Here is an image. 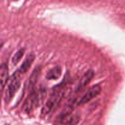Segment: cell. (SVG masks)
Returning a JSON list of instances; mask_svg holds the SVG:
<instances>
[{"label": "cell", "instance_id": "2", "mask_svg": "<svg viewBox=\"0 0 125 125\" xmlns=\"http://www.w3.org/2000/svg\"><path fill=\"white\" fill-rule=\"evenodd\" d=\"M45 96V92L34 91L29 93V96L24 101L23 106V110L25 112H29L41 104Z\"/></svg>", "mask_w": 125, "mask_h": 125}, {"label": "cell", "instance_id": "9", "mask_svg": "<svg viewBox=\"0 0 125 125\" xmlns=\"http://www.w3.org/2000/svg\"><path fill=\"white\" fill-rule=\"evenodd\" d=\"M39 73H40V69L39 68H37L34 70L31 75L29 79V84H28V89H29V93L35 90V86L38 80Z\"/></svg>", "mask_w": 125, "mask_h": 125}, {"label": "cell", "instance_id": "3", "mask_svg": "<svg viewBox=\"0 0 125 125\" xmlns=\"http://www.w3.org/2000/svg\"><path fill=\"white\" fill-rule=\"evenodd\" d=\"M21 74L17 70L9 79V82L5 94L6 102H9L19 89L21 85Z\"/></svg>", "mask_w": 125, "mask_h": 125}, {"label": "cell", "instance_id": "4", "mask_svg": "<svg viewBox=\"0 0 125 125\" xmlns=\"http://www.w3.org/2000/svg\"><path fill=\"white\" fill-rule=\"evenodd\" d=\"M101 92V87L99 85H95L93 87H90L86 92L84 94V95L80 98V100L77 103V105L84 104L87 103L89 102L95 98L96 96H97Z\"/></svg>", "mask_w": 125, "mask_h": 125}, {"label": "cell", "instance_id": "14", "mask_svg": "<svg viewBox=\"0 0 125 125\" xmlns=\"http://www.w3.org/2000/svg\"><path fill=\"white\" fill-rule=\"evenodd\" d=\"M1 91H0V103H1Z\"/></svg>", "mask_w": 125, "mask_h": 125}, {"label": "cell", "instance_id": "13", "mask_svg": "<svg viewBox=\"0 0 125 125\" xmlns=\"http://www.w3.org/2000/svg\"><path fill=\"white\" fill-rule=\"evenodd\" d=\"M2 44H0V50H1V48H2Z\"/></svg>", "mask_w": 125, "mask_h": 125}, {"label": "cell", "instance_id": "11", "mask_svg": "<svg viewBox=\"0 0 125 125\" xmlns=\"http://www.w3.org/2000/svg\"><path fill=\"white\" fill-rule=\"evenodd\" d=\"M24 54V50L23 48L20 49L15 52L12 58V62L13 64L17 65L20 61Z\"/></svg>", "mask_w": 125, "mask_h": 125}, {"label": "cell", "instance_id": "7", "mask_svg": "<svg viewBox=\"0 0 125 125\" xmlns=\"http://www.w3.org/2000/svg\"><path fill=\"white\" fill-rule=\"evenodd\" d=\"M73 109H74V105H73V103L67 105V106L63 108V109L62 110V112L59 114L58 117H57L56 121H57V123H63L68 117H70Z\"/></svg>", "mask_w": 125, "mask_h": 125}, {"label": "cell", "instance_id": "6", "mask_svg": "<svg viewBox=\"0 0 125 125\" xmlns=\"http://www.w3.org/2000/svg\"><path fill=\"white\" fill-rule=\"evenodd\" d=\"M9 68L7 63H2L0 65V91H2L8 83Z\"/></svg>", "mask_w": 125, "mask_h": 125}, {"label": "cell", "instance_id": "5", "mask_svg": "<svg viewBox=\"0 0 125 125\" xmlns=\"http://www.w3.org/2000/svg\"><path fill=\"white\" fill-rule=\"evenodd\" d=\"M94 77V72L92 70H89L87 72L84 73L81 79L79 80V83L76 87V92L81 91L83 89H84L88 84L90 83L92 79Z\"/></svg>", "mask_w": 125, "mask_h": 125}, {"label": "cell", "instance_id": "1", "mask_svg": "<svg viewBox=\"0 0 125 125\" xmlns=\"http://www.w3.org/2000/svg\"><path fill=\"white\" fill-rule=\"evenodd\" d=\"M65 92V85L63 83L54 87L50 98L42 109V115H46L51 112L54 109L56 108L63 98Z\"/></svg>", "mask_w": 125, "mask_h": 125}, {"label": "cell", "instance_id": "10", "mask_svg": "<svg viewBox=\"0 0 125 125\" xmlns=\"http://www.w3.org/2000/svg\"><path fill=\"white\" fill-rule=\"evenodd\" d=\"M62 74V69L60 67H56L52 68L48 72L46 78L49 80H56L59 79Z\"/></svg>", "mask_w": 125, "mask_h": 125}, {"label": "cell", "instance_id": "12", "mask_svg": "<svg viewBox=\"0 0 125 125\" xmlns=\"http://www.w3.org/2000/svg\"><path fill=\"white\" fill-rule=\"evenodd\" d=\"M80 120V117L78 115L70 116L64 122V125H76Z\"/></svg>", "mask_w": 125, "mask_h": 125}, {"label": "cell", "instance_id": "8", "mask_svg": "<svg viewBox=\"0 0 125 125\" xmlns=\"http://www.w3.org/2000/svg\"><path fill=\"white\" fill-rule=\"evenodd\" d=\"M34 59H35V56L33 54H30L28 55L24 61L23 63H22L20 67L18 72L21 73V74H23L28 72V70L30 68L33 62H34Z\"/></svg>", "mask_w": 125, "mask_h": 125}]
</instances>
